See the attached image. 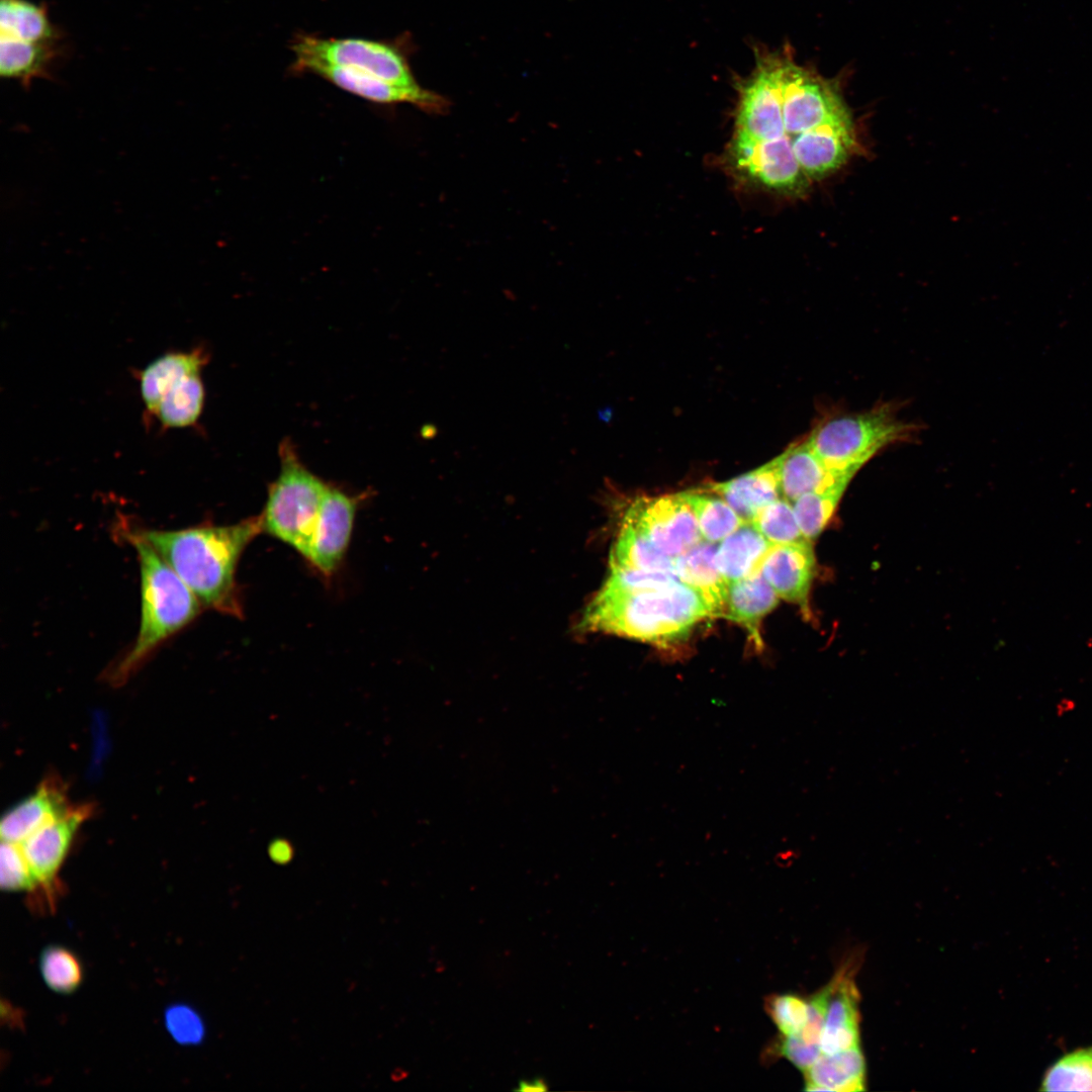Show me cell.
Here are the masks:
<instances>
[{"label": "cell", "mask_w": 1092, "mask_h": 1092, "mask_svg": "<svg viewBox=\"0 0 1092 1092\" xmlns=\"http://www.w3.org/2000/svg\"><path fill=\"white\" fill-rule=\"evenodd\" d=\"M766 1011L783 1035H795L807 1024L809 1001L794 994L774 995L765 1002Z\"/></svg>", "instance_id": "31"}, {"label": "cell", "mask_w": 1092, "mask_h": 1092, "mask_svg": "<svg viewBox=\"0 0 1092 1092\" xmlns=\"http://www.w3.org/2000/svg\"><path fill=\"white\" fill-rule=\"evenodd\" d=\"M735 89L724 168L745 187L790 197L806 194L823 134L852 120H842L833 86L783 50L758 48L752 70Z\"/></svg>", "instance_id": "1"}, {"label": "cell", "mask_w": 1092, "mask_h": 1092, "mask_svg": "<svg viewBox=\"0 0 1092 1092\" xmlns=\"http://www.w3.org/2000/svg\"><path fill=\"white\" fill-rule=\"evenodd\" d=\"M548 1086L546 1082L541 1078H535L531 1080L521 1081L517 1090L519 1091H546Z\"/></svg>", "instance_id": "35"}, {"label": "cell", "mask_w": 1092, "mask_h": 1092, "mask_svg": "<svg viewBox=\"0 0 1092 1092\" xmlns=\"http://www.w3.org/2000/svg\"><path fill=\"white\" fill-rule=\"evenodd\" d=\"M72 807L64 782L57 776H49L31 795L4 814L0 823L1 840L21 843Z\"/></svg>", "instance_id": "14"}, {"label": "cell", "mask_w": 1092, "mask_h": 1092, "mask_svg": "<svg viewBox=\"0 0 1092 1092\" xmlns=\"http://www.w3.org/2000/svg\"><path fill=\"white\" fill-rule=\"evenodd\" d=\"M135 552L141 577V620L128 651L106 671L113 686L124 684L166 640L185 628L201 612L202 604L146 541L120 534Z\"/></svg>", "instance_id": "4"}, {"label": "cell", "mask_w": 1092, "mask_h": 1092, "mask_svg": "<svg viewBox=\"0 0 1092 1092\" xmlns=\"http://www.w3.org/2000/svg\"><path fill=\"white\" fill-rule=\"evenodd\" d=\"M916 428L898 419L889 405L866 413L841 414L822 421L808 441L825 465L854 475L886 447L912 438Z\"/></svg>", "instance_id": "6"}, {"label": "cell", "mask_w": 1092, "mask_h": 1092, "mask_svg": "<svg viewBox=\"0 0 1092 1092\" xmlns=\"http://www.w3.org/2000/svg\"><path fill=\"white\" fill-rule=\"evenodd\" d=\"M716 551L715 543L702 540L674 558V573L702 596L712 616L723 617L728 584L716 565Z\"/></svg>", "instance_id": "17"}, {"label": "cell", "mask_w": 1092, "mask_h": 1092, "mask_svg": "<svg viewBox=\"0 0 1092 1092\" xmlns=\"http://www.w3.org/2000/svg\"><path fill=\"white\" fill-rule=\"evenodd\" d=\"M779 1053L803 1073L821 1056L819 1044L808 1043L798 1035H783Z\"/></svg>", "instance_id": "34"}, {"label": "cell", "mask_w": 1092, "mask_h": 1092, "mask_svg": "<svg viewBox=\"0 0 1092 1092\" xmlns=\"http://www.w3.org/2000/svg\"><path fill=\"white\" fill-rule=\"evenodd\" d=\"M92 810L90 804L73 806L65 815L43 825L20 843L37 886L48 894L55 890L74 836Z\"/></svg>", "instance_id": "12"}, {"label": "cell", "mask_w": 1092, "mask_h": 1092, "mask_svg": "<svg viewBox=\"0 0 1092 1092\" xmlns=\"http://www.w3.org/2000/svg\"><path fill=\"white\" fill-rule=\"evenodd\" d=\"M809 1091H863L866 1061L859 1046L833 1055L821 1054L804 1072Z\"/></svg>", "instance_id": "22"}, {"label": "cell", "mask_w": 1092, "mask_h": 1092, "mask_svg": "<svg viewBox=\"0 0 1092 1092\" xmlns=\"http://www.w3.org/2000/svg\"><path fill=\"white\" fill-rule=\"evenodd\" d=\"M405 39L374 40L360 37H323L299 33L291 42V71L303 73L314 64L348 66L396 85L417 89Z\"/></svg>", "instance_id": "8"}, {"label": "cell", "mask_w": 1092, "mask_h": 1092, "mask_svg": "<svg viewBox=\"0 0 1092 1092\" xmlns=\"http://www.w3.org/2000/svg\"><path fill=\"white\" fill-rule=\"evenodd\" d=\"M710 492L721 496L744 521L780 497L781 487L775 459L731 480L713 483Z\"/></svg>", "instance_id": "19"}, {"label": "cell", "mask_w": 1092, "mask_h": 1092, "mask_svg": "<svg viewBox=\"0 0 1092 1092\" xmlns=\"http://www.w3.org/2000/svg\"><path fill=\"white\" fill-rule=\"evenodd\" d=\"M625 516L657 549L671 558L704 540L696 515L682 492L638 498Z\"/></svg>", "instance_id": "9"}, {"label": "cell", "mask_w": 1092, "mask_h": 1092, "mask_svg": "<svg viewBox=\"0 0 1092 1092\" xmlns=\"http://www.w3.org/2000/svg\"><path fill=\"white\" fill-rule=\"evenodd\" d=\"M120 533L135 536L152 546L203 607L242 617L236 571L248 544L262 533L259 517L233 525L208 524L178 530L127 527Z\"/></svg>", "instance_id": "2"}, {"label": "cell", "mask_w": 1092, "mask_h": 1092, "mask_svg": "<svg viewBox=\"0 0 1092 1092\" xmlns=\"http://www.w3.org/2000/svg\"><path fill=\"white\" fill-rule=\"evenodd\" d=\"M815 571L810 541L774 545L759 572L779 598L798 604L808 613V594Z\"/></svg>", "instance_id": "13"}, {"label": "cell", "mask_w": 1092, "mask_h": 1092, "mask_svg": "<svg viewBox=\"0 0 1092 1092\" xmlns=\"http://www.w3.org/2000/svg\"><path fill=\"white\" fill-rule=\"evenodd\" d=\"M709 616L711 611L702 596L681 581L636 592L604 584L586 606L577 628L667 647L686 639L694 626Z\"/></svg>", "instance_id": "3"}, {"label": "cell", "mask_w": 1092, "mask_h": 1092, "mask_svg": "<svg viewBox=\"0 0 1092 1092\" xmlns=\"http://www.w3.org/2000/svg\"><path fill=\"white\" fill-rule=\"evenodd\" d=\"M849 969L838 972L830 995L819 1044L821 1053L833 1055L859 1046V994Z\"/></svg>", "instance_id": "16"}, {"label": "cell", "mask_w": 1092, "mask_h": 1092, "mask_svg": "<svg viewBox=\"0 0 1092 1092\" xmlns=\"http://www.w3.org/2000/svg\"><path fill=\"white\" fill-rule=\"evenodd\" d=\"M779 603V596L760 572L728 584L723 617L746 629L755 648H762L759 625Z\"/></svg>", "instance_id": "18"}, {"label": "cell", "mask_w": 1092, "mask_h": 1092, "mask_svg": "<svg viewBox=\"0 0 1092 1092\" xmlns=\"http://www.w3.org/2000/svg\"><path fill=\"white\" fill-rule=\"evenodd\" d=\"M682 494L696 515L703 539L708 542H721L745 522L716 493L693 490Z\"/></svg>", "instance_id": "25"}, {"label": "cell", "mask_w": 1092, "mask_h": 1092, "mask_svg": "<svg viewBox=\"0 0 1092 1092\" xmlns=\"http://www.w3.org/2000/svg\"><path fill=\"white\" fill-rule=\"evenodd\" d=\"M680 581L670 572L630 569L610 565L605 585L628 592L661 588Z\"/></svg>", "instance_id": "33"}, {"label": "cell", "mask_w": 1092, "mask_h": 1092, "mask_svg": "<svg viewBox=\"0 0 1092 1092\" xmlns=\"http://www.w3.org/2000/svg\"><path fill=\"white\" fill-rule=\"evenodd\" d=\"M39 971L47 987L58 994H72L83 982L79 958L63 945H49L41 950Z\"/></svg>", "instance_id": "28"}, {"label": "cell", "mask_w": 1092, "mask_h": 1092, "mask_svg": "<svg viewBox=\"0 0 1092 1092\" xmlns=\"http://www.w3.org/2000/svg\"><path fill=\"white\" fill-rule=\"evenodd\" d=\"M1039 1091H1092V1044L1064 1054L1044 1071Z\"/></svg>", "instance_id": "26"}, {"label": "cell", "mask_w": 1092, "mask_h": 1092, "mask_svg": "<svg viewBox=\"0 0 1092 1092\" xmlns=\"http://www.w3.org/2000/svg\"><path fill=\"white\" fill-rule=\"evenodd\" d=\"M610 565L674 573V558L657 549L627 516L611 551Z\"/></svg>", "instance_id": "23"}, {"label": "cell", "mask_w": 1092, "mask_h": 1092, "mask_svg": "<svg viewBox=\"0 0 1092 1092\" xmlns=\"http://www.w3.org/2000/svg\"><path fill=\"white\" fill-rule=\"evenodd\" d=\"M0 32L28 42L55 41L61 37L50 20L48 8L29 0H1Z\"/></svg>", "instance_id": "24"}, {"label": "cell", "mask_w": 1092, "mask_h": 1092, "mask_svg": "<svg viewBox=\"0 0 1092 1092\" xmlns=\"http://www.w3.org/2000/svg\"><path fill=\"white\" fill-rule=\"evenodd\" d=\"M164 1025L170 1036L181 1045L199 1044L205 1035L201 1016L185 1003H174L165 1009Z\"/></svg>", "instance_id": "32"}, {"label": "cell", "mask_w": 1092, "mask_h": 1092, "mask_svg": "<svg viewBox=\"0 0 1092 1092\" xmlns=\"http://www.w3.org/2000/svg\"><path fill=\"white\" fill-rule=\"evenodd\" d=\"M752 524L774 545L808 541L798 525L793 506L786 498H777L761 508Z\"/></svg>", "instance_id": "29"}, {"label": "cell", "mask_w": 1092, "mask_h": 1092, "mask_svg": "<svg viewBox=\"0 0 1092 1092\" xmlns=\"http://www.w3.org/2000/svg\"><path fill=\"white\" fill-rule=\"evenodd\" d=\"M781 493L789 502L840 482H849L851 474L829 469L811 447L808 439L790 446L776 459Z\"/></svg>", "instance_id": "15"}, {"label": "cell", "mask_w": 1092, "mask_h": 1092, "mask_svg": "<svg viewBox=\"0 0 1092 1092\" xmlns=\"http://www.w3.org/2000/svg\"><path fill=\"white\" fill-rule=\"evenodd\" d=\"M0 885L7 892L30 891L37 887L20 843H1Z\"/></svg>", "instance_id": "30"}, {"label": "cell", "mask_w": 1092, "mask_h": 1092, "mask_svg": "<svg viewBox=\"0 0 1092 1092\" xmlns=\"http://www.w3.org/2000/svg\"><path fill=\"white\" fill-rule=\"evenodd\" d=\"M848 482L837 483L827 489L805 493L795 499L794 513L806 540L812 541L824 530Z\"/></svg>", "instance_id": "27"}, {"label": "cell", "mask_w": 1092, "mask_h": 1092, "mask_svg": "<svg viewBox=\"0 0 1092 1092\" xmlns=\"http://www.w3.org/2000/svg\"><path fill=\"white\" fill-rule=\"evenodd\" d=\"M303 73L316 75L342 90L378 104L408 103L431 113H443L449 106L445 97L431 90L405 88L348 66L314 64Z\"/></svg>", "instance_id": "10"}, {"label": "cell", "mask_w": 1092, "mask_h": 1092, "mask_svg": "<svg viewBox=\"0 0 1092 1092\" xmlns=\"http://www.w3.org/2000/svg\"><path fill=\"white\" fill-rule=\"evenodd\" d=\"M358 498L329 485L306 560L325 576L340 566L352 535Z\"/></svg>", "instance_id": "11"}, {"label": "cell", "mask_w": 1092, "mask_h": 1092, "mask_svg": "<svg viewBox=\"0 0 1092 1092\" xmlns=\"http://www.w3.org/2000/svg\"><path fill=\"white\" fill-rule=\"evenodd\" d=\"M59 41L28 42L1 35V75L19 80L26 88L35 78L51 79L54 66L62 56Z\"/></svg>", "instance_id": "21"}, {"label": "cell", "mask_w": 1092, "mask_h": 1092, "mask_svg": "<svg viewBox=\"0 0 1092 1092\" xmlns=\"http://www.w3.org/2000/svg\"><path fill=\"white\" fill-rule=\"evenodd\" d=\"M774 546L752 524L745 521L717 547L715 562L727 584L759 572Z\"/></svg>", "instance_id": "20"}, {"label": "cell", "mask_w": 1092, "mask_h": 1092, "mask_svg": "<svg viewBox=\"0 0 1092 1092\" xmlns=\"http://www.w3.org/2000/svg\"><path fill=\"white\" fill-rule=\"evenodd\" d=\"M207 356L203 348L168 352L139 371L146 412L163 429L190 427L200 418L205 398L201 371Z\"/></svg>", "instance_id": "7"}, {"label": "cell", "mask_w": 1092, "mask_h": 1092, "mask_svg": "<svg viewBox=\"0 0 1092 1092\" xmlns=\"http://www.w3.org/2000/svg\"><path fill=\"white\" fill-rule=\"evenodd\" d=\"M280 471L270 484L261 530L306 558L329 485L308 470L289 440L279 447Z\"/></svg>", "instance_id": "5"}]
</instances>
